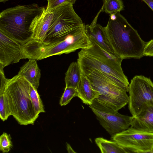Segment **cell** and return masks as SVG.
<instances>
[{"instance_id":"3","label":"cell","mask_w":153,"mask_h":153,"mask_svg":"<svg viewBox=\"0 0 153 153\" xmlns=\"http://www.w3.org/2000/svg\"><path fill=\"white\" fill-rule=\"evenodd\" d=\"M46 9L36 3L7 8L0 13V31L23 45L31 39L30 27Z\"/></svg>"},{"instance_id":"17","label":"cell","mask_w":153,"mask_h":153,"mask_svg":"<svg viewBox=\"0 0 153 153\" xmlns=\"http://www.w3.org/2000/svg\"><path fill=\"white\" fill-rule=\"evenodd\" d=\"M95 142L102 153H126L127 152L115 141L108 140L102 137L95 139Z\"/></svg>"},{"instance_id":"22","label":"cell","mask_w":153,"mask_h":153,"mask_svg":"<svg viewBox=\"0 0 153 153\" xmlns=\"http://www.w3.org/2000/svg\"><path fill=\"white\" fill-rule=\"evenodd\" d=\"M13 146L10 135L3 132L0 137V151L3 153H8Z\"/></svg>"},{"instance_id":"15","label":"cell","mask_w":153,"mask_h":153,"mask_svg":"<svg viewBox=\"0 0 153 153\" xmlns=\"http://www.w3.org/2000/svg\"><path fill=\"white\" fill-rule=\"evenodd\" d=\"M77 97L83 102L91 105L93 101L99 95L98 92L93 88L91 83L85 76L82 74L77 90Z\"/></svg>"},{"instance_id":"14","label":"cell","mask_w":153,"mask_h":153,"mask_svg":"<svg viewBox=\"0 0 153 153\" xmlns=\"http://www.w3.org/2000/svg\"><path fill=\"white\" fill-rule=\"evenodd\" d=\"M18 74L24 77L37 90L41 73L36 60L29 59L20 68Z\"/></svg>"},{"instance_id":"19","label":"cell","mask_w":153,"mask_h":153,"mask_svg":"<svg viewBox=\"0 0 153 153\" xmlns=\"http://www.w3.org/2000/svg\"><path fill=\"white\" fill-rule=\"evenodd\" d=\"M103 5L102 10L103 12L109 14L120 12L124 8L123 3L122 0H102Z\"/></svg>"},{"instance_id":"6","label":"cell","mask_w":153,"mask_h":153,"mask_svg":"<svg viewBox=\"0 0 153 153\" xmlns=\"http://www.w3.org/2000/svg\"><path fill=\"white\" fill-rule=\"evenodd\" d=\"M51 10L53 15L44 42L62 38L84 25L75 11L71 4H62Z\"/></svg>"},{"instance_id":"5","label":"cell","mask_w":153,"mask_h":153,"mask_svg":"<svg viewBox=\"0 0 153 153\" xmlns=\"http://www.w3.org/2000/svg\"><path fill=\"white\" fill-rule=\"evenodd\" d=\"M30 83L17 74L7 79L3 91L7 99L11 115L20 125H33L38 117L29 94Z\"/></svg>"},{"instance_id":"26","label":"cell","mask_w":153,"mask_h":153,"mask_svg":"<svg viewBox=\"0 0 153 153\" xmlns=\"http://www.w3.org/2000/svg\"><path fill=\"white\" fill-rule=\"evenodd\" d=\"M67 150L68 153H76L72 148L69 144L66 143Z\"/></svg>"},{"instance_id":"13","label":"cell","mask_w":153,"mask_h":153,"mask_svg":"<svg viewBox=\"0 0 153 153\" xmlns=\"http://www.w3.org/2000/svg\"><path fill=\"white\" fill-rule=\"evenodd\" d=\"M53 15V13L52 10L45 11L35 21L30 27V30L32 33L31 39L42 42L45 41Z\"/></svg>"},{"instance_id":"8","label":"cell","mask_w":153,"mask_h":153,"mask_svg":"<svg viewBox=\"0 0 153 153\" xmlns=\"http://www.w3.org/2000/svg\"><path fill=\"white\" fill-rule=\"evenodd\" d=\"M128 108L134 116L144 104L153 105V82L142 75L134 76L129 85Z\"/></svg>"},{"instance_id":"20","label":"cell","mask_w":153,"mask_h":153,"mask_svg":"<svg viewBox=\"0 0 153 153\" xmlns=\"http://www.w3.org/2000/svg\"><path fill=\"white\" fill-rule=\"evenodd\" d=\"M11 115L7 97L3 91H0V117L3 121L7 120Z\"/></svg>"},{"instance_id":"1","label":"cell","mask_w":153,"mask_h":153,"mask_svg":"<svg viewBox=\"0 0 153 153\" xmlns=\"http://www.w3.org/2000/svg\"><path fill=\"white\" fill-rule=\"evenodd\" d=\"M90 40L91 45L87 48L81 49L78 53L77 62L82 74L86 76L93 71H100L115 81L126 92H128L129 83L121 66L123 59L115 53L105 51L94 41Z\"/></svg>"},{"instance_id":"24","label":"cell","mask_w":153,"mask_h":153,"mask_svg":"<svg viewBox=\"0 0 153 153\" xmlns=\"http://www.w3.org/2000/svg\"><path fill=\"white\" fill-rule=\"evenodd\" d=\"M144 56H153V39L146 42L143 51Z\"/></svg>"},{"instance_id":"25","label":"cell","mask_w":153,"mask_h":153,"mask_svg":"<svg viewBox=\"0 0 153 153\" xmlns=\"http://www.w3.org/2000/svg\"><path fill=\"white\" fill-rule=\"evenodd\" d=\"M153 11V0H142Z\"/></svg>"},{"instance_id":"18","label":"cell","mask_w":153,"mask_h":153,"mask_svg":"<svg viewBox=\"0 0 153 153\" xmlns=\"http://www.w3.org/2000/svg\"><path fill=\"white\" fill-rule=\"evenodd\" d=\"M29 94L35 113L39 117L40 113L45 112L44 106L37 90L30 84V85Z\"/></svg>"},{"instance_id":"10","label":"cell","mask_w":153,"mask_h":153,"mask_svg":"<svg viewBox=\"0 0 153 153\" xmlns=\"http://www.w3.org/2000/svg\"><path fill=\"white\" fill-rule=\"evenodd\" d=\"M22 59V44L0 31V66L4 68Z\"/></svg>"},{"instance_id":"11","label":"cell","mask_w":153,"mask_h":153,"mask_svg":"<svg viewBox=\"0 0 153 153\" xmlns=\"http://www.w3.org/2000/svg\"><path fill=\"white\" fill-rule=\"evenodd\" d=\"M132 116L131 127L140 131L153 133V105L150 103L144 104L138 113Z\"/></svg>"},{"instance_id":"21","label":"cell","mask_w":153,"mask_h":153,"mask_svg":"<svg viewBox=\"0 0 153 153\" xmlns=\"http://www.w3.org/2000/svg\"><path fill=\"white\" fill-rule=\"evenodd\" d=\"M77 95L78 92L76 89L71 87H65L60 98L59 104L61 106L67 105L73 97H77Z\"/></svg>"},{"instance_id":"9","label":"cell","mask_w":153,"mask_h":153,"mask_svg":"<svg viewBox=\"0 0 153 153\" xmlns=\"http://www.w3.org/2000/svg\"><path fill=\"white\" fill-rule=\"evenodd\" d=\"M102 126L111 137L128 128L131 126L133 116L105 113L90 107Z\"/></svg>"},{"instance_id":"2","label":"cell","mask_w":153,"mask_h":153,"mask_svg":"<svg viewBox=\"0 0 153 153\" xmlns=\"http://www.w3.org/2000/svg\"><path fill=\"white\" fill-rule=\"evenodd\" d=\"M116 17L109 19L105 27L108 39L114 53L122 59H140L144 56L146 42L143 40L137 31L120 13Z\"/></svg>"},{"instance_id":"28","label":"cell","mask_w":153,"mask_h":153,"mask_svg":"<svg viewBox=\"0 0 153 153\" xmlns=\"http://www.w3.org/2000/svg\"><path fill=\"white\" fill-rule=\"evenodd\" d=\"M152 153H153V150H152Z\"/></svg>"},{"instance_id":"16","label":"cell","mask_w":153,"mask_h":153,"mask_svg":"<svg viewBox=\"0 0 153 153\" xmlns=\"http://www.w3.org/2000/svg\"><path fill=\"white\" fill-rule=\"evenodd\" d=\"M82 73L77 62L71 63L65 73V87H73L78 90Z\"/></svg>"},{"instance_id":"4","label":"cell","mask_w":153,"mask_h":153,"mask_svg":"<svg viewBox=\"0 0 153 153\" xmlns=\"http://www.w3.org/2000/svg\"><path fill=\"white\" fill-rule=\"evenodd\" d=\"M98 97L89 107L105 113H115L129 102V96L118 83L103 73L93 71L86 76Z\"/></svg>"},{"instance_id":"23","label":"cell","mask_w":153,"mask_h":153,"mask_svg":"<svg viewBox=\"0 0 153 153\" xmlns=\"http://www.w3.org/2000/svg\"><path fill=\"white\" fill-rule=\"evenodd\" d=\"M48 4L46 9V11L51 10L53 9L60 5L66 3L74 4L76 0H47Z\"/></svg>"},{"instance_id":"27","label":"cell","mask_w":153,"mask_h":153,"mask_svg":"<svg viewBox=\"0 0 153 153\" xmlns=\"http://www.w3.org/2000/svg\"><path fill=\"white\" fill-rule=\"evenodd\" d=\"M9 0H0V2H2L4 3Z\"/></svg>"},{"instance_id":"12","label":"cell","mask_w":153,"mask_h":153,"mask_svg":"<svg viewBox=\"0 0 153 153\" xmlns=\"http://www.w3.org/2000/svg\"><path fill=\"white\" fill-rule=\"evenodd\" d=\"M85 28L90 39L94 41L105 51L115 53L108 39L105 27L97 24L96 22H93L90 25H85Z\"/></svg>"},{"instance_id":"7","label":"cell","mask_w":153,"mask_h":153,"mask_svg":"<svg viewBox=\"0 0 153 153\" xmlns=\"http://www.w3.org/2000/svg\"><path fill=\"white\" fill-rule=\"evenodd\" d=\"M127 153H152L153 149V133L131 127L111 137Z\"/></svg>"}]
</instances>
